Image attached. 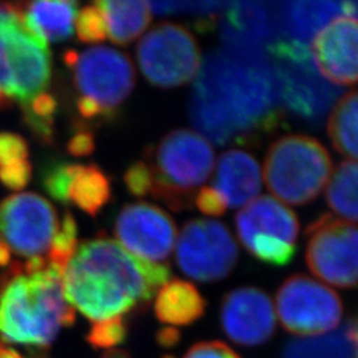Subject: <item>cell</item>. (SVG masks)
<instances>
[{"label": "cell", "mask_w": 358, "mask_h": 358, "mask_svg": "<svg viewBox=\"0 0 358 358\" xmlns=\"http://www.w3.org/2000/svg\"><path fill=\"white\" fill-rule=\"evenodd\" d=\"M170 276L169 264L142 260L115 239L99 236L77 247L63 273V291L71 307L96 322L148 304Z\"/></svg>", "instance_id": "1"}, {"label": "cell", "mask_w": 358, "mask_h": 358, "mask_svg": "<svg viewBox=\"0 0 358 358\" xmlns=\"http://www.w3.org/2000/svg\"><path fill=\"white\" fill-rule=\"evenodd\" d=\"M75 309L65 300L63 272L48 263L24 273L13 263L0 287V336L4 341L47 349L63 328L75 324Z\"/></svg>", "instance_id": "2"}, {"label": "cell", "mask_w": 358, "mask_h": 358, "mask_svg": "<svg viewBox=\"0 0 358 358\" xmlns=\"http://www.w3.org/2000/svg\"><path fill=\"white\" fill-rule=\"evenodd\" d=\"M143 161L152 173L150 195L174 211H183L192 208L198 187L211 177L215 153L199 133L178 129L149 148Z\"/></svg>", "instance_id": "3"}, {"label": "cell", "mask_w": 358, "mask_h": 358, "mask_svg": "<svg viewBox=\"0 0 358 358\" xmlns=\"http://www.w3.org/2000/svg\"><path fill=\"white\" fill-rule=\"evenodd\" d=\"M332 158L320 141L304 134L273 142L264 159L266 186L278 199L292 206L316 199L332 176Z\"/></svg>", "instance_id": "4"}, {"label": "cell", "mask_w": 358, "mask_h": 358, "mask_svg": "<svg viewBox=\"0 0 358 358\" xmlns=\"http://www.w3.org/2000/svg\"><path fill=\"white\" fill-rule=\"evenodd\" d=\"M245 250L271 266H287L296 254L300 222L294 211L275 198L257 196L235 217Z\"/></svg>", "instance_id": "5"}, {"label": "cell", "mask_w": 358, "mask_h": 358, "mask_svg": "<svg viewBox=\"0 0 358 358\" xmlns=\"http://www.w3.org/2000/svg\"><path fill=\"white\" fill-rule=\"evenodd\" d=\"M137 62L150 84L159 88H176L196 77L202 55L196 38L187 28L161 23L140 40Z\"/></svg>", "instance_id": "6"}, {"label": "cell", "mask_w": 358, "mask_h": 358, "mask_svg": "<svg viewBox=\"0 0 358 358\" xmlns=\"http://www.w3.org/2000/svg\"><path fill=\"white\" fill-rule=\"evenodd\" d=\"M239 259V248L229 227L217 220L192 219L177 243L179 268L194 280L213 282L227 278Z\"/></svg>", "instance_id": "7"}, {"label": "cell", "mask_w": 358, "mask_h": 358, "mask_svg": "<svg viewBox=\"0 0 358 358\" xmlns=\"http://www.w3.org/2000/svg\"><path fill=\"white\" fill-rule=\"evenodd\" d=\"M308 268L333 287L352 289L357 285V226L324 214L307 230Z\"/></svg>", "instance_id": "8"}, {"label": "cell", "mask_w": 358, "mask_h": 358, "mask_svg": "<svg viewBox=\"0 0 358 358\" xmlns=\"http://www.w3.org/2000/svg\"><path fill=\"white\" fill-rule=\"evenodd\" d=\"M343 301L329 287L304 275H294L276 294L282 327L296 336L331 332L343 317Z\"/></svg>", "instance_id": "9"}, {"label": "cell", "mask_w": 358, "mask_h": 358, "mask_svg": "<svg viewBox=\"0 0 358 358\" xmlns=\"http://www.w3.org/2000/svg\"><path fill=\"white\" fill-rule=\"evenodd\" d=\"M80 97L97 103L106 117L125 103L136 85V71L128 55L109 47H93L71 66Z\"/></svg>", "instance_id": "10"}, {"label": "cell", "mask_w": 358, "mask_h": 358, "mask_svg": "<svg viewBox=\"0 0 358 358\" xmlns=\"http://www.w3.org/2000/svg\"><path fill=\"white\" fill-rule=\"evenodd\" d=\"M57 229L55 207L35 192H17L0 203V243L16 255L45 254Z\"/></svg>", "instance_id": "11"}, {"label": "cell", "mask_w": 358, "mask_h": 358, "mask_svg": "<svg viewBox=\"0 0 358 358\" xmlns=\"http://www.w3.org/2000/svg\"><path fill=\"white\" fill-rule=\"evenodd\" d=\"M115 235L129 254L161 264L171 255L178 234L166 211L146 202H137L120 211Z\"/></svg>", "instance_id": "12"}, {"label": "cell", "mask_w": 358, "mask_h": 358, "mask_svg": "<svg viewBox=\"0 0 358 358\" xmlns=\"http://www.w3.org/2000/svg\"><path fill=\"white\" fill-rule=\"evenodd\" d=\"M11 71V100L26 103L44 93L51 80L48 43L27 29L23 20L0 29Z\"/></svg>", "instance_id": "13"}, {"label": "cell", "mask_w": 358, "mask_h": 358, "mask_svg": "<svg viewBox=\"0 0 358 358\" xmlns=\"http://www.w3.org/2000/svg\"><path fill=\"white\" fill-rule=\"evenodd\" d=\"M220 324L226 336L244 346L267 343L276 329V316L268 294L255 287H241L224 296Z\"/></svg>", "instance_id": "14"}, {"label": "cell", "mask_w": 358, "mask_h": 358, "mask_svg": "<svg viewBox=\"0 0 358 358\" xmlns=\"http://www.w3.org/2000/svg\"><path fill=\"white\" fill-rule=\"evenodd\" d=\"M357 19L337 16L316 32L312 52L321 75L332 84L357 83Z\"/></svg>", "instance_id": "15"}, {"label": "cell", "mask_w": 358, "mask_h": 358, "mask_svg": "<svg viewBox=\"0 0 358 358\" xmlns=\"http://www.w3.org/2000/svg\"><path fill=\"white\" fill-rule=\"evenodd\" d=\"M213 187L227 207L238 208L251 202L262 189L260 166L251 154L232 149L217 159Z\"/></svg>", "instance_id": "16"}, {"label": "cell", "mask_w": 358, "mask_h": 358, "mask_svg": "<svg viewBox=\"0 0 358 358\" xmlns=\"http://www.w3.org/2000/svg\"><path fill=\"white\" fill-rule=\"evenodd\" d=\"M154 310L161 322L185 327L205 315L206 301L194 284L174 279L158 291Z\"/></svg>", "instance_id": "17"}, {"label": "cell", "mask_w": 358, "mask_h": 358, "mask_svg": "<svg viewBox=\"0 0 358 358\" xmlns=\"http://www.w3.org/2000/svg\"><path fill=\"white\" fill-rule=\"evenodd\" d=\"M76 1H34L23 10V24L44 41H63L73 34Z\"/></svg>", "instance_id": "18"}, {"label": "cell", "mask_w": 358, "mask_h": 358, "mask_svg": "<svg viewBox=\"0 0 358 358\" xmlns=\"http://www.w3.org/2000/svg\"><path fill=\"white\" fill-rule=\"evenodd\" d=\"M101 10L106 26V35L118 45H129L152 22V10L148 1H96Z\"/></svg>", "instance_id": "19"}, {"label": "cell", "mask_w": 358, "mask_h": 358, "mask_svg": "<svg viewBox=\"0 0 358 358\" xmlns=\"http://www.w3.org/2000/svg\"><path fill=\"white\" fill-rule=\"evenodd\" d=\"M282 358H357V321L352 317L338 332L294 340Z\"/></svg>", "instance_id": "20"}, {"label": "cell", "mask_w": 358, "mask_h": 358, "mask_svg": "<svg viewBox=\"0 0 358 358\" xmlns=\"http://www.w3.org/2000/svg\"><path fill=\"white\" fill-rule=\"evenodd\" d=\"M110 182L100 167L96 165L77 166L69 190V202L90 217H96L110 201Z\"/></svg>", "instance_id": "21"}, {"label": "cell", "mask_w": 358, "mask_h": 358, "mask_svg": "<svg viewBox=\"0 0 358 358\" xmlns=\"http://www.w3.org/2000/svg\"><path fill=\"white\" fill-rule=\"evenodd\" d=\"M357 92L350 90L337 101L328 121L334 149L352 161L357 159Z\"/></svg>", "instance_id": "22"}, {"label": "cell", "mask_w": 358, "mask_h": 358, "mask_svg": "<svg viewBox=\"0 0 358 358\" xmlns=\"http://www.w3.org/2000/svg\"><path fill=\"white\" fill-rule=\"evenodd\" d=\"M327 202L333 213L346 222H357V161L340 164L328 180Z\"/></svg>", "instance_id": "23"}, {"label": "cell", "mask_w": 358, "mask_h": 358, "mask_svg": "<svg viewBox=\"0 0 358 358\" xmlns=\"http://www.w3.org/2000/svg\"><path fill=\"white\" fill-rule=\"evenodd\" d=\"M289 24L301 38H309L328 20L343 13V3H294L291 4ZM344 16V15H343Z\"/></svg>", "instance_id": "24"}, {"label": "cell", "mask_w": 358, "mask_h": 358, "mask_svg": "<svg viewBox=\"0 0 358 358\" xmlns=\"http://www.w3.org/2000/svg\"><path fill=\"white\" fill-rule=\"evenodd\" d=\"M24 120L29 129L41 141L53 140V124L57 110L56 99L48 93H40L28 103H22Z\"/></svg>", "instance_id": "25"}, {"label": "cell", "mask_w": 358, "mask_h": 358, "mask_svg": "<svg viewBox=\"0 0 358 358\" xmlns=\"http://www.w3.org/2000/svg\"><path fill=\"white\" fill-rule=\"evenodd\" d=\"M77 247L76 220L71 213H65L50 247L48 263L64 273L65 267L75 255Z\"/></svg>", "instance_id": "26"}, {"label": "cell", "mask_w": 358, "mask_h": 358, "mask_svg": "<svg viewBox=\"0 0 358 358\" xmlns=\"http://www.w3.org/2000/svg\"><path fill=\"white\" fill-rule=\"evenodd\" d=\"M128 327L122 316L93 322L87 341L94 349H113L125 341Z\"/></svg>", "instance_id": "27"}, {"label": "cell", "mask_w": 358, "mask_h": 358, "mask_svg": "<svg viewBox=\"0 0 358 358\" xmlns=\"http://www.w3.org/2000/svg\"><path fill=\"white\" fill-rule=\"evenodd\" d=\"M77 166L73 164H55L44 171L43 186L55 201L69 203V190Z\"/></svg>", "instance_id": "28"}, {"label": "cell", "mask_w": 358, "mask_h": 358, "mask_svg": "<svg viewBox=\"0 0 358 358\" xmlns=\"http://www.w3.org/2000/svg\"><path fill=\"white\" fill-rule=\"evenodd\" d=\"M77 38L83 43H101L106 38V26L101 10L94 4L77 13Z\"/></svg>", "instance_id": "29"}, {"label": "cell", "mask_w": 358, "mask_h": 358, "mask_svg": "<svg viewBox=\"0 0 358 358\" xmlns=\"http://www.w3.org/2000/svg\"><path fill=\"white\" fill-rule=\"evenodd\" d=\"M124 180L129 192L134 196H146L152 190V173L148 164L142 159L128 167Z\"/></svg>", "instance_id": "30"}, {"label": "cell", "mask_w": 358, "mask_h": 358, "mask_svg": "<svg viewBox=\"0 0 358 358\" xmlns=\"http://www.w3.org/2000/svg\"><path fill=\"white\" fill-rule=\"evenodd\" d=\"M28 145L26 140L13 133H0V167L26 161Z\"/></svg>", "instance_id": "31"}, {"label": "cell", "mask_w": 358, "mask_h": 358, "mask_svg": "<svg viewBox=\"0 0 358 358\" xmlns=\"http://www.w3.org/2000/svg\"><path fill=\"white\" fill-rule=\"evenodd\" d=\"M31 173L29 162L27 159L19 161L8 166L0 167V182L13 192H19L28 185Z\"/></svg>", "instance_id": "32"}, {"label": "cell", "mask_w": 358, "mask_h": 358, "mask_svg": "<svg viewBox=\"0 0 358 358\" xmlns=\"http://www.w3.org/2000/svg\"><path fill=\"white\" fill-rule=\"evenodd\" d=\"M194 202L201 213L210 217H220L227 211L223 196L213 186L202 187L195 194Z\"/></svg>", "instance_id": "33"}, {"label": "cell", "mask_w": 358, "mask_h": 358, "mask_svg": "<svg viewBox=\"0 0 358 358\" xmlns=\"http://www.w3.org/2000/svg\"><path fill=\"white\" fill-rule=\"evenodd\" d=\"M183 358H241V356L222 341H203L192 346Z\"/></svg>", "instance_id": "34"}, {"label": "cell", "mask_w": 358, "mask_h": 358, "mask_svg": "<svg viewBox=\"0 0 358 358\" xmlns=\"http://www.w3.org/2000/svg\"><path fill=\"white\" fill-rule=\"evenodd\" d=\"M11 103V71L4 41L0 38V109Z\"/></svg>", "instance_id": "35"}, {"label": "cell", "mask_w": 358, "mask_h": 358, "mask_svg": "<svg viewBox=\"0 0 358 358\" xmlns=\"http://www.w3.org/2000/svg\"><path fill=\"white\" fill-rule=\"evenodd\" d=\"M94 150V137L90 130H80L68 142V152L75 157H85Z\"/></svg>", "instance_id": "36"}, {"label": "cell", "mask_w": 358, "mask_h": 358, "mask_svg": "<svg viewBox=\"0 0 358 358\" xmlns=\"http://www.w3.org/2000/svg\"><path fill=\"white\" fill-rule=\"evenodd\" d=\"M23 20V8L17 4L0 3V29L15 26Z\"/></svg>", "instance_id": "37"}, {"label": "cell", "mask_w": 358, "mask_h": 358, "mask_svg": "<svg viewBox=\"0 0 358 358\" xmlns=\"http://www.w3.org/2000/svg\"><path fill=\"white\" fill-rule=\"evenodd\" d=\"M77 110L83 118H87V120H93V118H99V117L108 118L97 103L92 101L90 99H85V97H80L77 100Z\"/></svg>", "instance_id": "38"}, {"label": "cell", "mask_w": 358, "mask_h": 358, "mask_svg": "<svg viewBox=\"0 0 358 358\" xmlns=\"http://www.w3.org/2000/svg\"><path fill=\"white\" fill-rule=\"evenodd\" d=\"M180 340V332L176 328H164L157 333V343L162 348H174Z\"/></svg>", "instance_id": "39"}, {"label": "cell", "mask_w": 358, "mask_h": 358, "mask_svg": "<svg viewBox=\"0 0 358 358\" xmlns=\"http://www.w3.org/2000/svg\"><path fill=\"white\" fill-rule=\"evenodd\" d=\"M10 260H11L10 250H8L4 244L0 243V267L8 266V264H10Z\"/></svg>", "instance_id": "40"}, {"label": "cell", "mask_w": 358, "mask_h": 358, "mask_svg": "<svg viewBox=\"0 0 358 358\" xmlns=\"http://www.w3.org/2000/svg\"><path fill=\"white\" fill-rule=\"evenodd\" d=\"M101 358H130L127 352L124 350H118V349H110L106 353H103Z\"/></svg>", "instance_id": "41"}, {"label": "cell", "mask_w": 358, "mask_h": 358, "mask_svg": "<svg viewBox=\"0 0 358 358\" xmlns=\"http://www.w3.org/2000/svg\"><path fill=\"white\" fill-rule=\"evenodd\" d=\"M0 358H23L17 352L10 348H4L0 345Z\"/></svg>", "instance_id": "42"}, {"label": "cell", "mask_w": 358, "mask_h": 358, "mask_svg": "<svg viewBox=\"0 0 358 358\" xmlns=\"http://www.w3.org/2000/svg\"><path fill=\"white\" fill-rule=\"evenodd\" d=\"M164 358H176V357H171V356H165Z\"/></svg>", "instance_id": "43"}]
</instances>
